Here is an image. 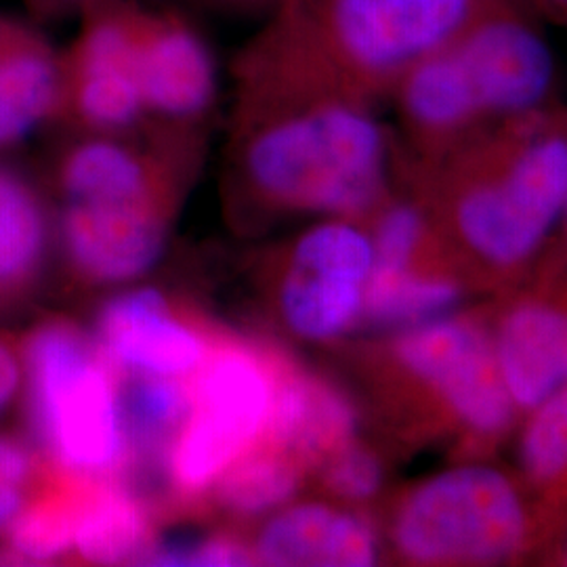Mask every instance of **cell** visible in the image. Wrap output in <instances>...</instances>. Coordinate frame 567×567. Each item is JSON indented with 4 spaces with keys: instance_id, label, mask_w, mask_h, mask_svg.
Here are the masks:
<instances>
[{
    "instance_id": "cell-2",
    "label": "cell",
    "mask_w": 567,
    "mask_h": 567,
    "mask_svg": "<svg viewBox=\"0 0 567 567\" xmlns=\"http://www.w3.org/2000/svg\"><path fill=\"white\" fill-rule=\"evenodd\" d=\"M244 187L278 208L360 215L379 203L386 140L364 102L311 97L240 112Z\"/></svg>"
},
{
    "instance_id": "cell-26",
    "label": "cell",
    "mask_w": 567,
    "mask_h": 567,
    "mask_svg": "<svg viewBox=\"0 0 567 567\" xmlns=\"http://www.w3.org/2000/svg\"><path fill=\"white\" fill-rule=\"evenodd\" d=\"M39 458L18 437L0 435V536L39 492Z\"/></svg>"
},
{
    "instance_id": "cell-22",
    "label": "cell",
    "mask_w": 567,
    "mask_h": 567,
    "mask_svg": "<svg viewBox=\"0 0 567 567\" xmlns=\"http://www.w3.org/2000/svg\"><path fill=\"white\" fill-rule=\"evenodd\" d=\"M47 248L41 196L21 175L0 166V301L39 274Z\"/></svg>"
},
{
    "instance_id": "cell-27",
    "label": "cell",
    "mask_w": 567,
    "mask_h": 567,
    "mask_svg": "<svg viewBox=\"0 0 567 567\" xmlns=\"http://www.w3.org/2000/svg\"><path fill=\"white\" fill-rule=\"evenodd\" d=\"M137 564L161 567H231L255 564L252 548L240 540L219 534L194 543L150 545Z\"/></svg>"
},
{
    "instance_id": "cell-28",
    "label": "cell",
    "mask_w": 567,
    "mask_h": 567,
    "mask_svg": "<svg viewBox=\"0 0 567 567\" xmlns=\"http://www.w3.org/2000/svg\"><path fill=\"white\" fill-rule=\"evenodd\" d=\"M324 484L332 494L351 503L372 498L383 484V466L365 447L347 444L332 452L324 463Z\"/></svg>"
},
{
    "instance_id": "cell-29",
    "label": "cell",
    "mask_w": 567,
    "mask_h": 567,
    "mask_svg": "<svg viewBox=\"0 0 567 567\" xmlns=\"http://www.w3.org/2000/svg\"><path fill=\"white\" fill-rule=\"evenodd\" d=\"M423 234V219L414 206H391L377 227L372 271H404Z\"/></svg>"
},
{
    "instance_id": "cell-7",
    "label": "cell",
    "mask_w": 567,
    "mask_h": 567,
    "mask_svg": "<svg viewBox=\"0 0 567 567\" xmlns=\"http://www.w3.org/2000/svg\"><path fill=\"white\" fill-rule=\"evenodd\" d=\"M137 16L135 0H102L82 11L76 39L61 51V114L105 135H118L147 116Z\"/></svg>"
},
{
    "instance_id": "cell-11",
    "label": "cell",
    "mask_w": 567,
    "mask_h": 567,
    "mask_svg": "<svg viewBox=\"0 0 567 567\" xmlns=\"http://www.w3.org/2000/svg\"><path fill=\"white\" fill-rule=\"evenodd\" d=\"M166 203H65L61 243L74 269L100 284L140 278L163 255Z\"/></svg>"
},
{
    "instance_id": "cell-32",
    "label": "cell",
    "mask_w": 567,
    "mask_h": 567,
    "mask_svg": "<svg viewBox=\"0 0 567 567\" xmlns=\"http://www.w3.org/2000/svg\"><path fill=\"white\" fill-rule=\"evenodd\" d=\"M219 2L236 9H259V7H274L278 0H219Z\"/></svg>"
},
{
    "instance_id": "cell-4",
    "label": "cell",
    "mask_w": 567,
    "mask_h": 567,
    "mask_svg": "<svg viewBox=\"0 0 567 567\" xmlns=\"http://www.w3.org/2000/svg\"><path fill=\"white\" fill-rule=\"evenodd\" d=\"M278 358L243 343L210 344L192 374V405L166 461V482L182 496H203L265 437Z\"/></svg>"
},
{
    "instance_id": "cell-5",
    "label": "cell",
    "mask_w": 567,
    "mask_h": 567,
    "mask_svg": "<svg viewBox=\"0 0 567 567\" xmlns=\"http://www.w3.org/2000/svg\"><path fill=\"white\" fill-rule=\"evenodd\" d=\"M526 534L522 501L489 466H461L410 494L393 540L414 564H492L511 557Z\"/></svg>"
},
{
    "instance_id": "cell-25",
    "label": "cell",
    "mask_w": 567,
    "mask_h": 567,
    "mask_svg": "<svg viewBox=\"0 0 567 567\" xmlns=\"http://www.w3.org/2000/svg\"><path fill=\"white\" fill-rule=\"evenodd\" d=\"M458 301V288L404 271H372L364 311L379 324H423Z\"/></svg>"
},
{
    "instance_id": "cell-15",
    "label": "cell",
    "mask_w": 567,
    "mask_h": 567,
    "mask_svg": "<svg viewBox=\"0 0 567 567\" xmlns=\"http://www.w3.org/2000/svg\"><path fill=\"white\" fill-rule=\"evenodd\" d=\"M358 416L343 391L324 379L278 360L276 393L264 442L301 465H322L353 440Z\"/></svg>"
},
{
    "instance_id": "cell-16",
    "label": "cell",
    "mask_w": 567,
    "mask_h": 567,
    "mask_svg": "<svg viewBox=\"0 0 567 567\" xmlns=\"http://www.w3.org/2000/svg\"><path fill=\"white\" fill-rule=\"evenodd\" d=\"M61 51L32 23L0 16V147L61 114Z\"/></svg>"
},
{
    "instance_id": "cell-19",
    "label": "cell",
    "mask_w": 567,
    "mask_h": 567,
    "mask_svg": "<svg viewBox=\"0 0 567 567\" xmlns=\"http://www.w3.org/2000/svg\"><path fill=\"white\" fill-rule=\"evenodd\" d=\"M152 545L150 513L142 498L116 477L84 480L74 550L95 566H116L142 557Z\"/></svg>"
},
{
    "instance_id": "cell-31",
    "label": "cell",
    "mask_w": 567,
    "mask_h": 567,
    "mask_svg": "<svg viewBox=\"0 0 567 567\" xmlns=\"http://www.w3.org/2000/svg\"><path fill=\"white\" fill-rule=\"evenodd\" d=\"M34 20H58L65 16H81L82 11L102 0H23Z\"/></svg>"
},
{
    "instance_id": "cell-17",
    "label": "cell",
    "mask_w": 567,
    "mask_h": 567,
    "mask_svg": "<svg viewBox=\"0 0 567 567\" xmlns=\"http://www.w3.org/2000/svg\"><path fill=\"white\" fill-rule=\"evenodd\" d=\"M65 203H137L168 198L175 168L156 152H143L114 135L79 142L60 164Z\"/></svg>"
},
{
    "instance_id": "cell-3",
    "label": "cell",
    "mask_w": 567,
    "mask_h": 567,
    "mask_svg": "<svg viewBox=\"0 0 567 567\" xmlns=\"http://www.w3.org/2000/svg\"><path fill=\"white\" fill-rule=\"evenodd\" d=\"M23 379L42 450L74 480L116 477L124 465L121 389L95 339L68 322L25 341Z\"/></svg>"
},
{
    "instance_id": "cell-30",
    "label": "cell",
    "mask_w": 567,
    "mask_h": 567,
    "mask_svg": "<svg viewBox=\"0 0 567 567\" xmlns=\"http://www.w3.org/2000/svg\"><path fill=\"white\" fill-rule=\"evenodd\" d=\"M23 383V360L20 353L4 341H0V414L9 408L20 393Z\"/></svg>"
},
{
    "instance_id": "cell-20",
    "label": "cell",
    "mask_w": 567,
    "mask_h": 567,
    "mask_svg": "<svg viewBox=\"0 0 567 567\" xmlns=\"http://www.w3.org/2000/svg\"><path fill=\"white\" fill-rule=\"evenodd\" d=\"M121 389L124 465L163 471L192 405L189 381L128 372Z\"/></svg>"
},
{
    "instance_id": "cell-21",
    "label": "cell",
    "mask_w": 567,
    "mask_h": 567,
    "mask_svg": "<svg viewBox=\"0 0 567 567\" xmlns=\"http://www.w3.org/2000/svg\"><path fill=\"white\" fill-rule=\"evenodd\" d=\"M408 122L429 135H444L482 116L452 42L412 65L393 86Z\"/></svg>"
},
{
    "instance_id": "cell-24",
    "label": "cell",
    "mask_w": 567,
    "mask_h": 567,
    "mask_svg": "<svg viewBox=\"0 0 567 567\" xmlns=\"http://www.w3.org/2000/svg\"><path fill=\"white\" fill-rule=\"evenodd\" d=\"M82 482L79 480V486L39 489L4 532L7 543L0 559L4 564H49L74 550Z\"/></svg>"
},
{
    "instance_id": "cell-1",
    "label": "cell",
    "mask_w": 567,
    "mask_h": 567,
    "mask_svg": "<svg viewBox=\"0 0 567 567\" xmlns=\"http://www.w3.org/2000/svg\"><path fill=\"white\" fill-rule=\"evenodd\" d=\"M503 0H278L236 61L240 110L395 86Z\"/></svg>"
},
{
    "instance_id": "cell-9",
    "label": "cell",
    "mask_w": 567,
    "mask_h": 567,
    "mask_svg": "<svg viewBox=\"0 0 567 567\" xmlns=\"http://www.w3.org/2000/svg\"><path fill=\"white\" fill-rule=\"evenodd\" d=\"M482 114L526 116L555 82V53L524 0H503L452 42Z\"/></svg>"
},
{
    "instance_id": "cell-14",
    "label": "cell",
    "mask_w": 567,
    "mask_h": 567,
    "mask_svg": "<svg viewBox=\"0 0 567 567\" xmlns=\"http://www.w3.org/2000/svg\"><path fill=\"white\" fill-rule=\"evenodd\" d=\"M250 548L264 566L365 567L379 559L377 534L362 515L318 503L276 511Z\"/></svg>"
},
{
    "instance_id": "cell-18",
    "label": "cell",
    "mask_w": 567,
    "mask_h": 567,
    "mask_svg": "<svg viewBox=\"0 0 567 567\" xmlns=\"http://www.w3.org/2000/svg\"><path fill=\"white\" fill-rule=\"evenodd\" d=\"M496 362L515 404L536 408L567 385V316L540 305L515 309L501 328Z\"/></svg>"
},
{
    "instance_id": "cell-33",
    "label": "cell",
    "mask_w": 567,
    "mask_h": 567,
    "mask_svg": "<svg viewBox=\"0 0 567 567\" xmlns=\"http://www.w3.org/2000/svg\"><path fill=\"white\" fill-rule=\"evenodd\" d=\"M557 398H559V402H561V408H564V416H566L567 423V385L561 386V389L557 391Z\"/></svg>"
},
{
    "instance_id": "cell-6",
    "label": "cell",
    "mask_w": 567,
    "mask_h": 567,
    "mask_svg": "<svg viewBox=\"0 0 567 567\" xmlns=\"http://www.w3.org/2000/svg\"><path fill=\"white\" fill-rule=\"evenodd\" d=\"M566 206L567 137L536 131L496 177L466 189L456 224L484 259L513 265L536 250Z\"/></svg>"
},
{
    "instance_id": "cell-10",
    "label": "cell",
    "mask_w": 567,
    "mask_h": 567,
    "mask_svg": "<svg viewBox=\"0 0 567 567\" xmlns=\"http://www.w3.org/2000/svg\"><path fill=\"white\" fill-rule=\"evenodd\" d=\"M405 370L433 386L466 426L498 433L511 423L508 395L486 337L463 322H423L395 344Z\"/></svg>"
},
{
    "instance_id": "cell-13",
    "label": "cell",
    "mask_w": 567,
    "mask_h": 567,
    "mask_svg": "<svg viewBox=\"0 0 567 567\" xmlns=\"http://www.w3.org/2000/svg\"><path fill=\"white\" fill-rule=\"evenodd\" d=\"M95 343L107 362L124 372L177 379L192 377L210 349L154 288L128 290L103 305Z\"/></svg>"
},
{
    "instance_id": "cell-34",
    "label": "cell",
    "mask_w": 567,
    "mask_h": 567,
    "mask_svg": "<svg viewBox=\"0 0 567 567\" xmlns=\"http://www.w3.org/2000/svg\"><path fill=\"white\" fill-rule=\"evenodd\" d=\"M566 213H567V206H566Z\"/></svg>"
},
{
    "instance_id": "cell-8",
    "label": "cell",
    "mask_w": 567,
    "mask_h": 567,
    "mask_svg": "<svg viewBox=\"0 0 567 567\" xmlns=\"http://www.w3.org/2000/svg\"><path fill=\"white\" fill-rule=\"evenodd\" d=\"M372 265V240L358 227L330 221L309 229L280 284L286 326L307 341L339 339L364 311Z\"/></svg>"
},
{
    "instance_id": "cell-12",
    "label": "cell",
    "mask_w": 567,
    "mask_h": 567,
    "mask_svg": "<svg viewBox=\"0 0 567 567\" xmlns=\"http://www.w3.org/2000/svg\"><path fill=\"white\" fill-rule=\"evenodd\" d=\"M140 82L145 112L166 122L198 121L215 102L217 65L194 23L140 4Z\"/></svg>"
},
{
    "instance_id": "cell-23",
    "label": "cell",
    "mask_w": 567,
    "mask_h": 567,
    "mask_svg": "<svg viewBox=\"0 0 567 567\" xmlns=\"http://www.w3.org/2000/svg\"><path fill=\"white\" fill-rule=\"evenodd\" d=\"M305 466L280 447L259 442L213 486L217 505L236 517H259L282 508L301 487Z\"/></svg>"
}]
</instances>
